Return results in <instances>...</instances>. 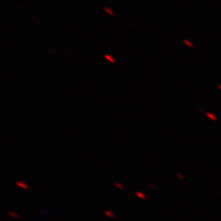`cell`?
<instances>
[{"label": "cell", "mask_w": 221, "mask_h": 221, "mask_svg": "<svg viewBox=\"0 0 221 221\" xmlns=\"http://www.w3.org/2000/svg\"><path fill=\"white\" fill-rule=\"evenodd\" d=\"M104 58H105L107 61H109V62L113 63V64H114V63H115L114 58H113V56H112V55H110V54H104Z\"/></svg>", "instance_id": "obj_1"}, {"label": "cell", "mask_w": 221, "mask_h": 221, "mask_svg": "<svg viewBox=\"0 0 221 221\" xmlns=\"http://www.w3.org/2000/svg\"><path fill=\"white\" fill-rule=\"evenodd\" d=\"M183 43H186V45H187V46H189V47H192V43H190V42H188L187 40H183Z\"/></svg>", "instance_id": "obj_3"}, {"label": "cell", "mask_w": 221, "mask_h": 221, "mask_svg": "<svg viewBox=\"0 0 221 221\" xmlns=\"http://www.w3.org/2000/svg\"><path fill=\"white\" fill-rule=\"evenodd\" d=\"M104 11H105L106 13H108L109 15H110V16H114V12H113V10L110 8V7H104Z\"/></svg>", "instance_id": "obj_2"}]
</instances>
